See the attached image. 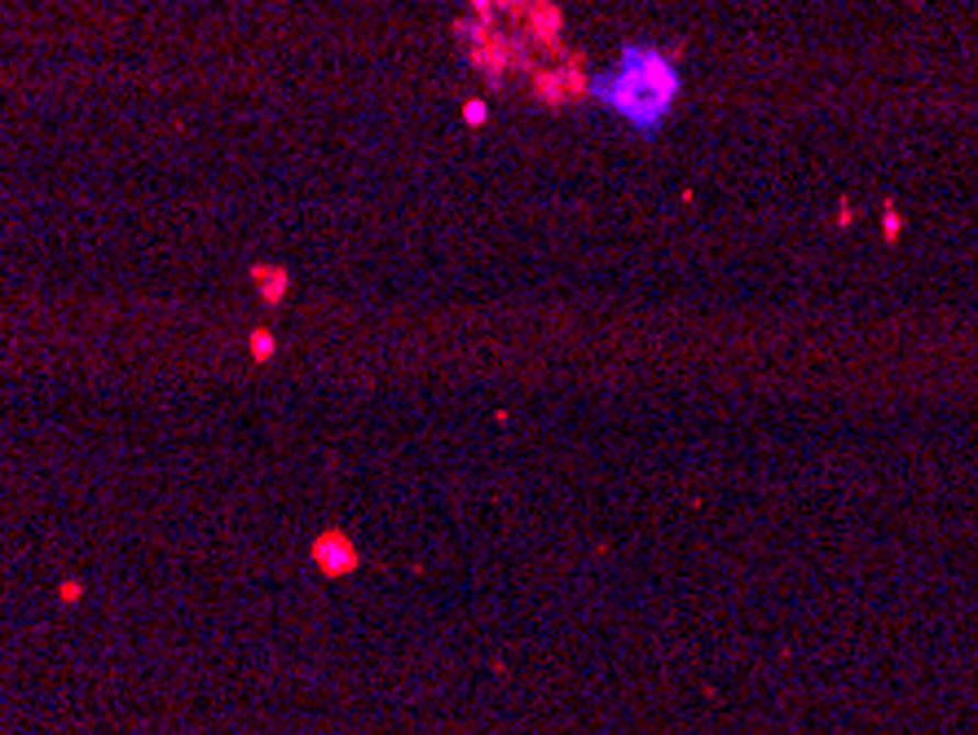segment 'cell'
<instances>
[{
  "instance_id": "1",
  "label": "cell",
  "mask_w": 978,
  "mask_h": 735,
  "mask_svg": "<svg viewBox=\"0 0 978 735\" xmlns=\"http://www.w3.org/2000/svg\"><path fill=\"white\" fill-rule=\"evenodd\" d=\"M684 93V71L662 45H621L612 71L591 76L586 98L643 137H657Z\"/></svg>"
},
{
  "instance_id": "2",
  "label": "cell",
  "mask_w": 978,
  "mask_h": 735,
  "mask_svg": "<svg viewBox=\"0 0 978 735\" xmlns=\"http://www.w3.org/2000/svg\"><path fill=\"white\" fill-rule=\"evenodd\" d=\"M582 63L577 58H569V67L564 71H542V76H533V93L547 102V106H560V102H573V98H586V76L577 71Z\"/></svg>"
},
{
  "instance_id": "3",
  "label": "cell",
  "mask_w": 978,
  "mask_h": 735,
  "mask_svg": "<svg viewBox=\"0 0 978 735\" xmlns=\"http://www.w3.org/2000/svg\"><path fill=\"white\" fill-rule=\"evenodd\" d=\"M520 14H525V27L538 45H555L560 32H564V19L560 10L551 5V0H520Z\"/></svg>"
},
{
  "instance_id": "4",
  "label": "cell",
  "mask_w": 978,
  "mask_h": 735,
  "mask_svg": "<svg viewBox=\"0 0 978 735\" xmlns=\"http://www.w3.org/2000/svg\"><path fill=\"white\" fill-rule=\"evenodd\" d=\"M313 559L322 564V573L340 577V573H349V568L358 564V551H353V542H345L340 533H326V538H317V546H313Z\"/></svg>"
},
{
  "instance_id": "5",
  "label": "cell",
  "mask_w": 978,
  "mask_h": 735,
  "mask_svg": "<svg viewBox=\"0 0 978 735\" xmlns=\"http://www.w3.org/2000/svg\"><path fill=\"white\" fill-rule=\"evenodd\" d=\"M247 282L256 286L260 304L278 308V304L286 299V286H291V273H286L282 264H251V269H247Z\"/></svg>"
},
{
  "instance_id": "6",
  "label": "cell",
  "mask_w": 978,
  "mask_h": 735,
  "mask_svg": "<svg viewBox=\"0 0 978 735\" xmlns=\"http://www.w3.org/2000/svg\"><path fill=\"white\" fill-rule=\"evenodd\" d=\"M273 352H278L273 330H269V326H256V330H251V339H247V357H251L256 365H265V361H273Z\"/></svg>"
},
{
  "instance_id": "7",
  "label": "cell",
  "mask_w": 978,
  "mask_h": 735,
  "mask_svg": "<svg viewBox=\"0 0 978 735\" xmlns=\"http://www.w3.org/2000/svg\"><path fill=\"white\" fill-rule=\"evenodd\" d=\"M485 115H490V106H485V102H468V106H463V120H468L472 128H481V124H485Z\"/></svg>"
}]
</instances>
